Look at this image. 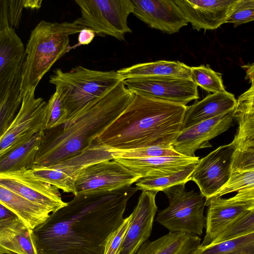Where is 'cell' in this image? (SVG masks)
<instances>
[{
  "label": "cell",
  "mask_w": 254,
  "mask_h": 254,
  "mask_svg": "<svg viewBox=\"0 0 254 254\" xmlns=\"http://www.w3.org/2000/svg\"><path fill=\"white\" fill-rule=\"evenodd\" d=\"M137 188L77 194L33 230L38 254H104Z\"/></svg>",
  "instance_id": "6da1fadb"
},
{
  "label": "cell",
  "mask_w": 254,
  "mask_h": 254,
  "mask_svg": "<svg viewBox=\"0 0 254 254\" xmlns=\"http://www.w3.org/2000/svg\"><path fill=\"white\" fill-rule=\"evenodd\" d=\"M135 95L122 80L64 125L45 130L33 168L54 164L86 150L119 117Z\"/></svg>",
  "instance_id": "7a4b0ae2"
},
{
  "label": "cell",
  "mask_w": 254,
  "mask_h": 254,
  "mask_svg": "<svg viewBox=\"0 0 254 254\" xmlns=\"http://www.w3.org/2000/svg\"><path fill=\"white\" fill-rule=\"evenodd\" d=\"M187 106L135 94L119 117L97 139L115 149L171 146L182 129Z\"/></svg>",
  "instance_id": "3957f363"
},
{
  "label": "cell",
  "mask_w": 254,
  "mask_h": 254,
  "mask_svg": "<svg viewBox=\"0 0 254 254\" xmlns=\"http://www.w3.org/2000/svg\"><path fill=\"white\" fill-rule=\"evenodd\" d=\"M86 27L73 22L41 21L31 31L25 48L21 97L35 91L39 82L54 64L70 49L69 35Z\"/></svg>",
  "instance_id": "277c9868"
},
{
  "label": "cell",
  "mask_w": 254,
  "mask_h": 254,
  "mask_svg": "<svg viewBox=\"0 0 254 254\" xmlns=\"http://www.w3.org/2000/svg\"><path fill=\"white\" fill-rule=\"evenodd\" d=\"M122 80H123L117 71H99L78 65L67 72H64L60 68L55 69L50 77L49 82L55 86L68 119Z\"/></svg>",
  "instance_id": "5b68a950"
},
{
  "label": "cell",
  "mask_w": 254,
  "mask_h": 254,
  "mask_svg": "<svg viewBox=\"0 0 254 254\" xmlns=\"http://www.w3.org/2000/svg\"><path fill=\"white\" fill-rule=\"evenodd\" d=\"M163 192L169 205L158 213L156 221L171 232L201 235L206 224L203 214L206 198L193 190L187 191L185 184L172 187Z\"/></svg>",
  "instance_id": "8992f818"
},
{
  "label": "cell",
  "mask_w": 254,
  "mask_h": 254,
  "mask_svg": "<svg viewBox=\"0 0 254 254\" xmlns=\"http://www.w3.org/2000/svg\"><path fill=\"white\" fill-rule=\"evenodd\" d=\"M81 11V16L73 22L90 28L98 35L112 36L125 40L126 33L132 30L127 18L132 13L131 0H75Z\"/></svg>",
  "instance_id": "52a82bcc"
},
{
  "label": "cell",
  "mask_w": 254,
  "mask_h": 254,
  "mask_svg": "<svg viewBox=\"0 0 254 254\" xmlns=\"http://www.w3.org/2000/svg\"><path fill=\"white\" fill-rule=\"evenodd\" d=\"M112 149L96 139L81 153L53 165L34 168L33 172L38 179L56 187L64 192L74 194L75 183L81 171L91 165L113 160Z\"/></svg>",
  "instance_id": "ba28073f"
},
{
  "label": "cell",
  "mask_w": 254,
  "mask_h": 254,
  "mask_svg": "<svg viewBox=\"0 0 254 254\" xmlns=\"http://www.w3.org/2000/svg\"><path fill=\"white\" fill-rule=\"evenodd\" d=\"M47 103L35 98L29 90L24 95L21 106L6 130L0 135V155L29 140L35 134L45 130Z\"/></svg>",
  "instance_id": "9c48e42d"
},
{
  "label": "cell",
  "mask_w": 254,
  "mask_h": 254,
  "mask_svg": "<svg viewBox=\"0 0 254 254\" xmlns=\"http://www.w3.org/2000/svg\"><path fill=\"white\" fill-rule=\"evenodd\" d=\"M125 86L136 94L184 106L199 99L198 86L190 79L171 76L130 78Z\"/></svg>",
  "instance_id": "30bf717a"
},
{
  "label": "cell",
  "mask_w": 254,
  "mask_h": 254,
  "mask_svg": "<svg viewBox=\"0 0 254 254\" xmlns=\"http://www.w3.org/2000/svg\"><path fill=\"white\" fill-rule=\"evenodd\" d=\"M141 176L115 160L101 161L84 169L78 175L75 185L77 194L109 191L131 185Z\"/></svg>",
  "instance_id": "8fae6325"
},
{
  "label": "cell",
  "mask_w": 254,
  "mask_h": 254,
  "mask_svg": "<svg viewBox=\"0 0 254 254\" xmlns=\"http://www.w3.org/2000/svg\"><path fill=\"white\" fill-rule=\"evenodd\" d=\"M236 149L233 141L212 151L196 165L190 181L197 185L206 199L214 196L229 181L233 156Z\"/></svg>",
  "instance_id": "7c38bea8"
},
{
  "label": "cell",
  "mask_w": 254,
  "mask_h": 254,
  "mask_svg": "<svg viewBox=\"0 0 254 254\" xmlns=\"http://www.w3.org/2000/svg\"><path fill=\"white\" fill-rule=\"evenodd\" d=\"M0 185L47 208L51 213L67 204L63 200L60 190L36 178L32 169L0 173Z\"/></svg>",
  "instance_id": "4fadbf2b"
},
{
  "label": "cell",
  "mask_w": 254,
  "mask_h": 254,
  "mask_svg": "<svg viewBox=\"0 0 254 254\" xmlns=\"http://www.w3.org/2000/svg\"><path fill=\"white\" fill-rule=\"evenodd\" d=\"M234 111L183 129L172 144L173 148L181 155L193 157L197 150L212 147L209 141L232 126Z\"/></svg>",
  "instance_id": "5bb4252c"
},
{
  "label": "cell",
  "mask_w": 254,
  "mask_h": 254,
  "mask_svg": "<svg viewBox=\"0 0 254 254\" xmlns=\"http://www.w3.org/2000/svg\"><path fill=\"white\" fill-rule=\"evenodd\" d=\"M131 0L133 6L132 13L151 28L171 34L188 24L175 0Z\"/></svg>",
  "instance_id": "9a60e30c"
},
{
  "label": "cell",
  "mask_w": 254,
  "mask_h": 254,
  "mask_svg": "<svg viewBox=\"0 0 254 254\" xmlns=\"http://www.w3.org/2000/svg\"><path fill=\"white\" fill-rule=\"evenodd\" d=\"M157 192L142 191L131 214V219L119 254H135L150 237L157 211Z\"/></svg>",
  "instance_id": "2e32d148"
},
{
  "label": "cell",
  "mask_w": 254,
  "mask_h": 254,
  "mask_svg": "<svg viewBox=\"0 0 254 254\" xmlns=\"http://www.w3.org/2000/svg\"><path fill=\"white\" fill-rule=\"evenodd\" d=\"M235 0H175L193 29L214 30L226 23Z\"/></svg>",
  "instance_id": "e0dca14e"
},
{
  "label": "cell",
  "mask_w": 254,
  "mask_h": 254,
  "mask_svg": "<svg viewBox=\"0 0 254 254\" xmlns=\"http://www.w3.org/2000/svg\"><path fill=\"white\" fill-rule=\"evenodd\" d=\"M208 207L205 235L201 246L211 244L221 233L250 210L245 205L221 197L206 199Z\"/></svg>",
  "instance_id": "ac0fdd59"
},
{
  "label": "cell",
  "mask_w": 254,
  "mask_h": 254,
  "mask_svg": "<svg viewBox=\"0 0 254 254\" xmlns=\"http://www.w3.org/2000/svg\"><path fill=\"white\" fill-rule=\"evenodd\" d=\"M114 160L141 178H157L171 175L199 162V157L183 155L143 159L115 158Z\"/></svg>",
  "instance_id": "d6986e66"
},
{
  "label": "cell",
  "mask_w": 254,
  "mask_h": 254,
  "mask_svg": "<svg viewBox=\"0 0 254 254\" xmlns=\"http://www.w3.org/2000/svg\"><path fill=\"white\" fill-rule=\"evenodd\" d=\"M25 49L14 29L10 26L0 30V86L8 82L23 68Z\"/></svg>",
  "instance_id": "ffe728a7"
},
{
  "label": "cell",
  "mask_w": 254,
  "mask_h": 254,
  "mask_svg": "<svg viewBox=\"0 0 254 254\" xmlns=\"http://www.w3.org/2000/svg\"><path fill=\"white\" fill-rule=\"evenodd\" d=\"M33 230L17 216L0 221V254H38Z\"/></svg>",
  "instance_id": "44dd1931"
},
{
  "label": "cell",
  "mask_w": 254,
  "mask_h": 254,
  "mask_svg": "<svg viewBox=\"0 0 254 254\" xmlns=\"http://www.w3.org/2000/svg\"><path fill=\"white\" fill-rule=\"evenodd\" d=\"M237 104L234 95L227 91L209 94L202 100L187 106L182 129L234 111Z\"/></svg>",
  "instance_id": "7402d4cb"
},
{
  "label": "cell",
  "mask_w": 254,
  "mask_h": 254,
  "mask_svg": "<svg viewBox=\"0 0 254 254\" xmlns=\"http://www.w3.org/2000/svg\"><path fill=\"white\" fill-rule=\"evenodd\" d=\"M0 204L14 213L32 230L45 223L51 212L22 195L0 185Z\"/></svg>",
  "instance_id": "603a6c76"
},
{
  "label": "cell",
  "mask_w": 254,
  "mask_h": 254,
  "mask_svg": "<svg viewBox=\"0 0 254 254\" xmlns=\"http://www.w3.org/2000/svg\"><path fill=\"white\" fill-rule=\"evenodd\" d=\"M198 236L171 232L143 244L135 254H190L201 243Z\"/></svg>",
  "instance_id": "cb8c5ba5"
},
{
  "label": "cell",
  "mask_w": 254,
  "mask_h": 254,
  "mask_svg": "<svg viewBox=\"0 0 254 254\" xmlns=\"http://www.w3.org/2000/svg\"><path fill=\"white\" fill-rule=\"evenodd\" d=\"M123 80L130 78L171 76L190 79L191 67L179 61L160 60L140 63L117 70Z\"/></svg>",
  "instance_id": "d4e9b609"
},
{
  "label": "cell",
  "mask_w": 254,
  "mask_h": 254,
  "mask_svg": "<svg viewBox=\"0 0 254 254\" xmlns=\"http://www.w3.org/2000/svg\"><path fill=\"white\" fill-rule=\"evenodd\" d=\"M45 131L37 133L28 141L0 155V173L22 168L32 169L45 134Z\"/></svg>",
  "instance_id": "484cf974"
},
{
  "label": "cell",
  "mask_w": 254,
  "mask_h": 254,
  "mask_svg": "<svg viewBox=\"0 0 254 254\" xmlns=\"http://www.w3.org/2000/svg\"><path fill=\"white\" fill-rule=\"evenodd\" d=\"M190 254H254V232L212 245H199Z\"/></svg>",
  "instance_id": "4316f807"
},
{
  "label": "cell",
  "mask_w": 254,
  "mask_h": 254,
  "mask_svg": "<svg viewBox=\"0 0 254 254\" xmlns=\"http://www.w3.org/2000/svg\"><path fill=\"white\" fill-rule=\"evenodd\" d=\"M197 164H192L186 168L169 175L153 178H141L135 183L138 190L157 192L176 185L186 184Z\"/></svg>",
  "instance_id": "83f0119b"
},
{
  "label": "cell",
  "mask_w": 254,
  "mask_h": 254,
  "mask_svg": "<svg viewBox=\"0 0 254 254\" xmlns=\"http://www.w3.org/2000/svg\"><path fill=\"white\" fill-rule=\"evenodd\" d=\"M234 117L239 125L233 140L237 149L254 151V108L234 113Z\"/></svg>",
  "instance_id": "f1b7e54d"
},
{
  "label": "cell",
  "mask_w": 254,
  "mask_h": 254,
  "mask_svg": "<svg viewBox=\"0 0 254 254\" xmlns=\"http://www.w3.org/2000/svg\"><path fill=\"white\" fill-rule=\"evenodd\" d=\"M190 79L208 92L215 93L226 91L222 74L212 69L209 65L191 67Z\"/></svg>",
  "instance_id": "f546056e"
},
{
  "label": "cell",
  "mask_w": 254,
  "mask_h": 254,
  "mask_svg": "<svg viewBox=\"0 0 254 254\" xmlns=\"http://www.w3.org/2000/svg\"><path fill=\"white\" fill-rule=\"evenodd\" d=\"M112 150L114 159L115 158L143 159L181 155L174 150L172 146H151L128 149L113 148Z\"/></svg>",
  "instance_id": "4dcf8cb0"
},
{
  "label": "cell",
  "mask_w": 254,
  "mask_h": 254,
  "mask_svg": "<svg viewBox=\"0 0 254 254\" xmlns=\"http://www.w3.org/2000/svg\"><path fill=\"white\" fill-rule=\"evenodd\" d=\"M67 119V113L59 93L55 91L47 103L45 130L64 125Z\"/></svg>",
  "instance_id": "1f68e13d"
},
{
  "label": "cell",
  "mask_w": 254,
  "mask_h": 254,
  "mask_svg": "<svg viewBox=\"0 0 254 254\" xmlns=\"http://www.w3.org/2000/svg\"><path fill=\"white\" fill-rule=\"evenodd\" d=\"M253 232H254V208L246 213L239 219L219 235L210 245Z\"/></svg>",
  "instance_id": "d6a6232c"
},
{
  "label": "cell",
  "mask_w": 254,
  "mask_h": 254,
  "mask_svg": "<svg viewBox=\"0 0 254 254\" xmlns=\"http://www.w3.org/2000/svg\"><path fill=\"white\" fill-rule=\"evenodd\" d=\"M254 21V0H235L232 5L226 23L235 27Z\"/></svg>",
  "instance_id": "836d02e7"
},
{
  "label": "cell",
  "mask_w": 254,
  "mask_h": 254,
  "mask_svg": "<svg viewBox=\"0 0 254 254\" xmlns=\"http://www.w3.org/2000/svg\"><path fill=\"white\" fill-rule=\"evenodd\" d=\"M253 187H254V170L244 172H232L228 182L210 198L221 197L225 194L238 192Z\"/></svg>",
  "instance_id": "e575fe53"
},
{
  "label": "cell",
  "mask_w": 254,
  "mask_h": 254,
  "mask_svg": "<svg viewBox=\"0 0 254 254\" xmlns=\"http://www.w3.org/2000/svg\"><path fill=\"white\" fill-rule=\"evenodd\" d=\"M131 214L125 218L121 226L109 238L104 254H119L131 219Z\"/></svg>",
  "instance_id": "d590c367"
},
{
  "label": "cell",
  "mask_w": 254,
  "mask_h": 254,
  "mask_svg": "<svg viewBox=\"0 0 254 254\" xmlns=\"http://www.w3.org/2000/svg\"><path fill=\"white\" fill-rule=\"evenodd\" d=\"M232 172L254 170V151L236 149L232 163Z\"/></svg>",
  "instance_id": "8d00e7d4"
},
{
  "label": "cell",
  "mask_w": 254,
  "mask_h": 254,
  "mask_svg": "<svg viewBox=\"0 0 254 254\" xmlns=\"http://www.w3.org/2000/svg\"><path fill=\"white\" fill-rule=\"evenodd\" d=\"M0 6L5 10L9 26L17 28L24 8V0H0Z\"/></svg>",
  "instance_id": "74e56055"
},
{
  "label": "cell",
  "mask_w": 254,
  "mask_h": 254,
  "mask_svg": "<svg viewBox=\"0 0 254 254\" xmlns=\"http://www.w3.org/2000/svg\"><path fill=\"white\" fill-rule=\"evenodd\" d=\"M254 108V84L242 94L237 99V104L234 112L238 113Z\"/></svg>",
  "instance_id": "f35d334b"
},
{
  "label": "cell",
  "mask_w": 254,
  "mask_h": 254,
  "mask_svg": "<svg viewBox=\"0 0 254 254\" xmlns=\"http://www.w3.org/2000/svg\"><path fill=\"white\" fill-rule=\"evenodd\" d=\"M95 36V32L90 28H85L79 33L78 36V44L86 45L90 44Z\"/></svg>",
  "instance_id": "ab89813d"
},
{
  "label": "cell",
  "mask_w": 254,
  "mask_h": 254,
  "mask_svg": "<svg viewBox=\"0 0 254 254\" xmlns=\"http://www.w3.org/2000/svg\"><path fill=\"white\" fill-rule=\"evenodd\" d=\"M242 67L246 71L245 78L249 80L251 85L254 84V62L251 64L244 65Z\"/></svg>",
  "instance_id": "60d3db41"
},
{
  "label": "cell",
  "mask_w": 254,
  "mask_h": 254,
  "mask_svg": "<svg viewBox=\"0 0 254 254\" xmlns=\"http://www.w3.org/2000/svg\"><path fill=\"white\" fill-rule=\"evenodd\" d=\"M41 0H24V7L31 9H39L41 7Z\"/></svg>",
  "instance_id": "b9f144b4"
}]
</instances>
